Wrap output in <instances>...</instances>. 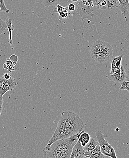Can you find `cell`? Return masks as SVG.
Returning a JSON list of instances; mask_svg holds the SVG:
<instances>
[{
    "instance_id": "cell-26",
    "label": "cell",
    "mask_w": 129,
    "mask_h": 158,
    "mask_svg": "<svg viewBox=\"0 0 129 158\" xmlns=\"http://www.w3.org/2000/svg\"><path fill=\"white\" fill-rule=\"evenodd\" d=\"M2 77H3V78L6 81L9 80V79H10L11 77V75L7 73H3Z\"/></svg>"
},
{
    "instance_id": "cell-25",
    "label": "cell",
    "mask_w": 129,
    "mask_h": 158,
    "mask_svg": "<svg viewBox=\"0 0 129 158\" xmlns=\"http://www.w3.org/2000/svg\"><path fill=\"white\" fill-rule=\"evenodd\" d=\"M5 81L6 80H4L2 77H0V95L2 93V90L3 87L4 85Z\"/></svg>"
},
{
    "instance_id": "cell-14",
    "label": "cell",
    "mask_w": 129,
    "mask_h": 158,
    "mask_svg": "<svg viewBox=\"0 0 129 158\" xmlns=\"http://www.w3.org/2000/svg\"><path fill=\"white\" fill-rule=\"evenodd\" d=\"M123 55H119L117 57H113L112 59L111 70L117 67H120L122 65V59Z\"/></svg>"
},
{
    "instance_id": "cell-22",
    "label": "cell",
    "mask_w": 129,
    "mask_h": 158,
    "mask_svg": "<svg viewBox=\"0 0 129 158\" xmlns=\"http://www.w3.org/2000/svg\"><path fill=\"white\" fill-rule=\"evenodd\" d=\"M9 10L6 8L4 0H0V12L4 11L6 13H8Z\"/></svg>"
},
{
    "instance_id": "cell-19",
    "label": "cell",
    "mask_w": 129,
    "mask_h": 158,
    "mask_svg": "<svg viewBox=\"0 0 129 158\" xmlns=\"http://www.w3.org/2000/svg\"><path fill=\"white\" fill-rule=\"evenodd\" d=\"M63 0H44L43 4L45 7H49L59 4Z\"/></svg>"
},
{
    "instance_id": "cell-6",
    "label": "cell",
    "mask_w": 129,
    "mask_h": 158,
    "mask_svg": "<svg viewBox=\"0 0 129 158\" xmlns=\"http://www.w3.org/2000/svg\"><path fill=\"white\" fill-rule=\"evenodd\" d=\"M17 85H18V82L16 81V79L13 78L12 77L9 80L6 81L1 94V97H2L7 91L13 90L16 87Z\"/></svg>"
},
{
    "instance_id": "cell-11",
    "label": "cell",
    "mask_w": 129,
    "mask_h": 158,
    "mask_svg": "<svg viewBox=\"0 0 129 158\" xmlns=\"http://www.w3.org/2000/svg\"><path fill=\"white\" fill-rule=\"evenodd\" d=\"M92 58L97 62L100 64L105 63L111 59L110 57L103 52H100Z\"/></svg>"
},
{
    "instance_id": "cell-29",
    "label": "cell",
    "mask_w": 129,
    "mask_h": 158,
    "mask_svg": "<svg viewBox=\"0 0 129 158\" xmlns=\"http://www.w3.org/2000/svg\"><path fill=\"white\" fill-rule=\"evenodd\" d=\"M81 0H68V2L69 3H77L78 2Z\"/></svg>"
},
{
    "instance_id": "cell-3",
    "label": "cell",
    "mask_w": 129,
    "mask_h": 158,
    "mask_svg": "<svg viewBox=\"0 0 129 158\" xmlns=\"http://www.w3.org/2000/svg\"><path fill=\"white\" fill-rule=\"evenodd\" d=\"M96 8L95 2L92 0L80 1L76 3V12L83 20L87 19L91 21L92 18L94 16L93 12Z\"/></svg>"
},
{
    "instance_id": "cell-13",
    "label": "cell",
    "mask_w": 129,
    "mask_h": 158,
    "mask_svg": "<svg viewBox=\"0 0 129 158\" xmlns=\"http://www.w3.org/2000/svg\"><path fill=\"white\" fill-rule=\"evenodd\" d=\"M101 52L106 54L109 57L111 58L113 55V48L110 44L106 42L103 41L102 50Z\"/></svg>"
},
{
    "instance_id": "cell-16",
    "label": "cell",
    "mask_w": 129,
    "mask_h": 158,
    "mask_svg": "<svg viewBox=\"0 0 129 158\" xmlns=\"http://www.w3.org/2000/svg\"><path fill=\"white\" fill-rule=\"evenodd\" d=\"M98 144V142L95 140V139L91 138L89 142L87 143L85 147H83V148L85 152L91 151L94 149Z\"/></svg>"
},
{
    "instance_id": "cell-5",
    "label": "cell",
    "mask_w": 129,
    "mask_h": 158,
    "mask_svg": "<svg viewBox=\"0 0 129 158\" xmlns=\"http://www.w3.org/2000/svg\"><path fill=\"white\" fill-rule=\"evenodd\" d=\"M85 157V151L80 143L79 140L73 147L69 158H84Z\"/></svg>"
},
{
    "instance_id": "cell-9",
    "label": "cell",
    "mask_w": 129,
    "mask_h": 158,
    "mask_svg": "<svg viewBox=\"0 0 129 158\" xmlns=\"http://www.w3.org/2000/svg\"><path fill=\"white\" fill-rule=\"evenodd\" d=\"M103 44V41L100 40H97L93 43L90 50V54L91 58L102 52Z\"/></svg>"
},
{
    "instance_id": "cell-4",
    "label": "cell",
    "mask_w": 129,
    "mask_h": 158,
    "mask_svg": "<svg viewBox=\"0 0 129 158\" xmlns=\"http://www.w3.org/2000/svg\"><path fill=\"white\" fill-rule=\"evenodd\" d=\"M95 136L97 138L101 152L105 156L111 158H118L114 148L106 139V138L108 137L107 135H104L102 131L99 130L95 133Z\"/></svg>"
},
{
    "instance_id": "cell-12",
    "label": "cell",
    "mask_w": 129,
    "mask_h": 158,
    "mask_svg": "<svg viewBox=\"0 0 129 158\" xmlns=\"http://www.w3.org/2000/svg\"><path fill=\"white\" fill-rule=\"evenodd\" d=\"M91 138V137L89 134L85 132V130H83L79 138V141L82 147H85L87 145V143L90 140Z\"/></svg>"
},
{
    "instance_id": "cell-20",
    "label": "cell",
    "mask_w": 129,
    "mask_h": 158,
    "mask_svg": "<svg viewBox=\"0 0 129 158\" xmlns=\"http://www.w3.org/2000/svg\"><path fill=\"white\" fill-rule=\"evenodd\" d=\"M59 19L60 20L65 19H68L70 16V13L67 10V7L61 10L59 12Z\"/></svg>"
},
{
    "instance_id": "cell-27",
    "label": "cell",
    "mask_w": 129,
    "mask_h": 158,
    "mask_svg": "<svg viewBox=\"0 0 129 158\" xmlns=\"http://www.w3.org/2000/svg\"><path fill=\"white\" fill-rule=\"evenodd\" d=\"M65 8H66V7H63V6L60 5V4L56 5V8L54 9H56V11H55V12H58V13H59L61 10L64 9Z\"/></svg>"
},
{
    "instance_id": "cell-30",
    "label": "cell",
    "mask_w": 129,
    "mask_h": 158,
    "mask_svg": "<svg viewBox=\"0 0 129 158\" xmlns=\"http://www.w3.org/2000/svg\"><path fill=\"white\" fill-rule=\"evenodd\" d=\"M1 113H1V112H0V116H1Z\"/></svg>"
},
{
    "instance_id": "cell-2",
    "label": "cell",
    "mask_w": 129,
    "mask_h": 158,
    "mask_svg": "<svg viewBox=\"0 0 129 158\" xmlns=\"http://www.w3.org/2000/svg\"><path fill=\"white\" fill-rule=\"evenodd\" d=\"M82 132L83 131L69 138L57 141L52 143L49 150H43L44 158H60V155L62 151L73 148Z\"/></svg>"
},
{
    "instance_id": "cell-21",
    "label": "cell",
    "mask_w": 129,
    "mask_h": 158,
    "mask_svg": "<svg viewBox=\"0 0 129 158\" xmlns=\"http://www.w3.org/2000/svg\"><path fill=\"white\" fill-rule=\"evenodd\" d=\"M120 85V90H125L126 91H129V81H128L125 80L122 81L119 83Z\"/></svg>"
},
{
    "instance_id": "cell-15",
    "label": "cell",
    "mask_w": 129,
    "mask_h": 158,
    "mask_svg": "<svg viewBox=\"0 0 129 158\" xmlns=\"http://www.w3.org/2000/svg\"><path fill=\"white\" fill-rule=\"evenodd\" d=\"M6 22V28L8 29V33H9V40H10L9 43H10V45L11 46L12 45V32L14 30V26L12 24L11 19L10 18H7Z\"/></svg>"
},
{
    "instance_id": "cell-23",
    "label": "cell",
    "mask_w": 129,
    "mask_h": 158,
    "mask_svg": "<svg viewBox=\"0 0 129 158\" xmlns=\"http://www.w3.org/2000/svg\"><path fill=\"white\" fill-rule=\"evenodd\" d=\"M6 29V23L2 19L0 20V35Z\"/></svg>"
},
{
    "instance_id": "cell-18",
    "label": "cell",
    "mask_w": 129,
    "mask_h": 158,
    "mask_svg": "<svg viewBox=\"0 0 129 158\" xmlns=\"http://www.w3.org/2000/svg\"><path fill=\"white\" fill-rule=\"evenodd\" d=\"M16 64L10 60V58L6 59V61L3 65V67L5 69H7L9 72H12L15 70Z\"/></svg>"
},
{
    "instance_id": "cell-8",
    "label": "cell",
    "mask_w": 129,
    "mask_h": 158,
    "mask_svg": "<svg viewBox=\"0 0 129 158\" xmlns=\"http://www.w3.org/2000/svg\"><path fill=\"white\" fill-rule=\"evenodd\" d=\"M85 157L87 158H105V156L100 150L99 144H97L95 148L91 151L85 152Z\"/></svg>"
},
{
    "instance_id": "cell-28",
    "label": "cell",
    "mask_w": 129,
    "mask_h": 158,
    "mask_svg": "<svg viewBox=\"0 0 129 158\" xmlns=\"http://www.w3.org/2000/svg\"><path fill=\"white\" fill-rule=\"evenodd\" d=\"M3 100L2 98H0V112L2 113L3 111Z\"/></svg>"
},
{
    "instance_id": "cell-7",
    "label": "cell",
    "mask_w": 129,
    "mask_h": 158,
    "mask_svg": "<svg viewBox=\"0 0 129 158\" xmlns=\"http://www.w3.org/2000/svg\"><path fill=\"white\" fill-rule=\"evenodd\" d=\"M107 78L109 79L110 81L114 82L116 83H120L122 81H125L127 78V75L126 70L122 65L121 66V73L119 76H115L113 75H110L109 74L107 76Z\"/></svg>"
},
{
    "instance_id": "cell-1",
    "label": "cell",
    "mask_w": 129,
    "mask_h": 158,
    "mask_svg": "<svg viewBox=\"0 0 129 158\" xmlns=\"http://www.w3.org/2000/svg\"><path fill=\"white\" fill-rule=\"evenodd\" d=\"M84 127L83 120L76 113L71 111L63 112L54 135L43 150H49L52 143L57 141L64 139L80 133Z\"/></svg>"
},
{
    "instance_id": "cell-10",
    "label": "cell",
    "mask_w": 129,
    "mask_h": 158,
    "mask_svg": "<svg viewBox=\"0 0 129 158\" xmlns=\"http://www.w3.org/2000/svg\"><path fill=\"white\" fill-rule=\"evenodd\" d=\"M118 9L126 18L128 15L129 11V0H118Z\"/></svg>"
},
{
    "instance_id": "cell-24",
    "label": "cell",
    "mask_w": 129,
    "mask_h": 158,
    "mask_svg": "<svg viewBox=\"0 0 129 158\" xmlns=\"http://www.w3.org/2000/svg\"><path fill=\"white\" fill-rule=\"evenodd\" d=\"M66 7L69 12H73L76 10V4L69 3Z\"/></svg>"
},
{
    "instance_id": "cell-17",
    "label": "cell",
    "mask_w": 129,
    "mask_h": 158,
    "mask_svg": "<svg viewBox=\"0 0 129 158\" xmlns=\"http://www.w3.org/2000/svg\"><path fill=\"white\" fill-rule=\"evenodd\" d=\"M97 9L105 10L108 9V0H94Z\"/></svg>"
}]
</instances>
